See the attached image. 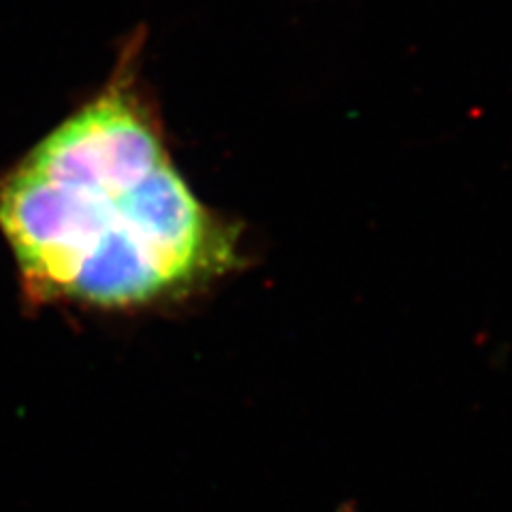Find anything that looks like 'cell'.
Here are the masks:
<instances>
[{"label": "cell", "instance_id": "cell-1", "mask_svg": "<svg viewBox=\"0 0 512 512\" xmlns=\"http://www.w3.org/2000/svg\"><path fill=\"white\" fill-rule=\"evenodd\" d=\"M146 39L131 32L105 84L0 173V237L30 306L169 308L244 265L239 224L175 165Z\"/></svg>", "mask_w": 512, "mask_h": 512}]
</instances>
